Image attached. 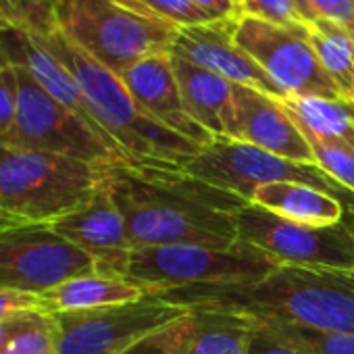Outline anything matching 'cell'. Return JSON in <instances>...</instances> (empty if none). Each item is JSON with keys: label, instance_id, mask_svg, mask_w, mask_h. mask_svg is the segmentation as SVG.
Returning <instances> with one entry per match:
<instances>
[{"label": "cell", "instance_id": "obj_20", "mask_svg": "<svg viewBox=\"0 0 354 354\" xmlns=\"http://www.w3.org/2000/svg\"><path fill=\"white\" fill-rule=\"evenodd\" d=\"M192 313L190 354H246L257 319L219 306L196 304Z\"/></svg>", "mask_w": 354, "mask_h": 354}, {"label": "cell", "instance_id": "obj_2", "mask_svg": "<svg viewBox=\"0 0 354 354\" xmlns=\"http://www.w3.org/2000/svg\"><path fill=\"white\" fill-rule=\"evenodd\" d=\"M162 296L188 306H219L254 319L354 333V269L281 265L252 283L175 290Z\"/></svg>", "mask_w": 354, "mask_h": 354}, {"label": "cell", "instance_id": "obj_40", "mask_svg": "<svg viewBox=\"0 0 354 354\" xmlns=\"http://www.w3.org/2000/svg\"><path fill=\"white\" fill-rule=\"evenodd\" d=\"M0 32H7V30H5V26H3V24H0Z\"/></svg>", "mask_w": 354, "mask_h": 354}, {"label": "cell", "instance_id": "obj_27", "mask_svg": "<svg viewBox=\"0 0 354 354\" xmlns=\"http://www.w3.org/2000/svg\"><path fill=\"white\" fill-rule=\"evenodd\" d=\"M192 313L177 319L162 329L146 335L123 354H190L192 344Z\"/></svg>", "mask_w": 354, "mask_h": 354}, {"label": "cell", "instance_id": "obj_23", "mask_svg": "<svg viewBox=\"0 0 354 354\" xmlns=\"http://www.w3.org/2000/svg\"><path fill=\"white\" fill-rule=\"evenodd\" d=\"M273 335L294 346L302 354H354L352 331H329L308 325L288 323L279 319H257Z\"/></svg>", "mask_w": 354, "mask_h": 354}, {"label": "cell", "instance_id": "obj_15", "mask_svg": "<svg viewBox=\"0 0 354 354\" xmlns=\"http://www.w3.org/2000/svg\"><path fill=\"white\" fill-rule=\"evenodd\" d=\"M50 230L90 254L96 261V271L102 275L117 277L127 254L133 250L125 221L104 180L84 207L55 221Z\"/></svg>", "mask_w": 354, "mask_h": 354}, {"label": "cell", "instance_id": "obj_22", "mask_svg": "<svg viewBox=\"0 0 354 354\" xmlns=\"http://www.w3.org/2000/svg\"><path fill=\"white\" fill-rule=\"evenodd\" d=\"M281 104L296 123L325 140H335L354 148V106L333 98H281Z\"/></svg>", "mask_w": 354, "mask_h": 354}, {"label": "cell", "instance_id": "obj_12", "mask_svg": "<svg viewBox=\"0 0 354 354\" xmlns=\"http://www.w3.org/2000/svg\"><path fill=\"white\" fill-rule=\"evenodd\" d=\"M234 40L281 88L286 98L339 100L331 77L308 40V30L296 32L242 15L234 21Z\"/></svg>", "mask_w": 354, "mask_h": 354}, {"label": "cell", "instance_id": "obj_35", "mask_svg": "<svg viewBox=\"0 0 354 354\" xmlns=\"http://www.w3.org/2000/svg\"><path fill=\"white\" fill-rule=\"evenodd\" d=\"M34 313H36V310H34ZM28 315H30V313H21V315H15V317H11V319L0 321V352H3V348L7 346V342L13 337V333L24 325V321H26Z\"/></svg>", "mask_w": 354, "mask_h": 354}, {"label": "cell", "instance_id": "obj_31", "mask_svg": "<svg viewBox=\"0 0 354 354\" xmlns=\"http://www.w3.org/2000/svg\"><path fill=\"white\" fill-rule=\"evenodd\" d=\"M306 24L331 21L348 26L354 17V0H292Z\"/></svg>", "mask_w": 354, "mask_h": 354}, {"label": "cell", "instance_id": "obj_4", "mask_svg": "<svg viewBox=\"0 0 354 354\" xmlns=\"http://www.w3.org/2000/svg\"><path fill=\"white\" fill-rule=\"evenodd\" d=\"M104 173L71 156L0 146V215L24 225H53L94 196Z\"/></svg>", "mask_w": 354, "mask_h": 354}, {"label": "cell", "instance_id": "obj_8", "mask_svg": "<svg viewBox=\"0 0 354 354\" xmlns=\"http://www.w3.org/2000/svg\"><path fill=\"white\" fill-rule=\"evenodd\" d=\"M190 315V306L162 294L140 300L53 315L59 354H123L165 325Z\"/></svg>", "mask_w": 354, "mask_h": 354}, {"label": "cell", "instance_id": "obj_29", "mask_svg": "<svg viewBox=\"0 0 354 354\" xmlns=\"http://www.w3.org/2000/svg\"><path fill=\"white\" fill-rule=\"evenodd\" d=\"M19 111L17 67L9 59L0 61V146H5L15 129Z\"/></svg>", "mask_w": 354, "mask_h": 354}, {"label": "cell", "instance_id": "obj_3", "mask_svg": "<svg viewBox=\"0 0 354 354\" xmlns=\"http://www.w3.org/2000/svg\"><path fill=\"white\" fill-rule=\"evenodd\" d=\"M36 40L69 69L88 98L98 125L136 162L184 165L203 150V146L177 136L148 117L136 104L121 77L75 46L61 30L38 36Z\"/></svg>", "mask_w": 354, "mask_h": 354}, {"label": "cell", "instance_id": "obj_9", "mask_svg": "<svg viewBox=\"0 0 354 354\" xmlns=\"http://www.w3.org/2000/svg\"><path fill=\"white\" fill-rule=\"evenodd\" d=\"M182 169L219 190L240 196L246 203H250L254 190L261 186L281 182L306 184L333 196L335 192H344L317 165L294 162L230 138L213 140L198 154L188 158Z\"/></svg>", "mask_w": 354, "mask_h": 354}, {"label": "cell", "instance_id": "obj_7", "mask_svg": "<svg viewBox=\"0 0 354 354\" xmlns=\"http://www.w3.org/2000/svg\"><path fill=\"white\" fill-rule=\"evenodd\" d=\"M15 67L19 111L15 129L5 146L71 156L100 169L136 162L117 142L90 127L82 117L53 98L26 67L19 63H15Z\"/></svg>", "mask_w": 354, "mask_h": 354}, {"label": "cell", "instance_id": "obj_30", "mask_svg": "<svg viewBox=\"0 0 354 354\" xmlns=\"http://www.w3.org/2000/svg\"><path fill=\"white\" fill-rule=\"evenodd\" d=\"M142 3L152 15L173 24L180 30L213 21L201 7L192 3V0H142Z\"/></svg>", "mask_w": 354, "mask_h": 354}, {"label": "cell", "instance_id": "obj_39", "mask_svg": "<svg viewBox=\"0 0 354 354\" xmlns=\"http://www.w3.org/2000/svg\"><path fill=\"white\" fill-rule=\"evenodd\" d=\"M0 57H7L5 55V48H3V32H0Z\"/></svg>", "mask_w": 354, "mask_h": 354}, {"label": "cell", "instance_id": "obj_10", "mask_svg": "<svg viewBox=\"0 0 354 354\" xmlns=\"http://www.w3.org/2000/svg\"><path fill=\"white\" fill-rule=\"evenodd\" d=\"M238 240L275 259L279 265L354 269V225H308L281 219L252 203L236 217Z\"/></svg>", "mask_w": 354, "mask_h": 354}, {"label": "cell", "instance_id": "obj_38", "mask_svg": "<svg viewBox=\"0 0 354 354\" xmlns=\"http://www.w3.org/2000/svg\"><path fill=\"white\" fill-rule=\"evenodd\" d=\"M346 30H348V32H350V36L354 38V17H352V19L348 21V26H346Z\"/></svg>", "mask_w": 354, "mask_h": 354}, {"label": "cell", "instance_id": "obj_13", "mask_svg": "<svg viewBox=\"0 0 354 354\" xmlns=\"http://www.w3.org/2000/svg\"><path fill=\"white\" fill-rule=\"evenodd\" d=\"M171 55L205 67L236 86H246L279 100L286 98L281 88L263 71V67L236 44L234 21L182 28L171 46Z\"/></svg>", "mask_w": 354, "mask_h": 354}, {"label": "cell", "instance_id": "obj_37", "mask_svg": "<svg viewBox=\"0 0 354 354\" xmlns=\"http://www.w3.org/2000/svg\"><path fill=\"white\" fill-rule=\"evenodd\" d=\"M7 225H13V221H9V219H5L3 215H0V230L7 227Z\"/></svg>", "mask_w": 354, "mask_h": 354}, {"label": "cell", "instance_id": "obj_41", "mask_svg": "<svg viewBox=\"0 0 354 354\" xmlns=\"http://www.w3.org/2000/svg\"><path fill=\"white\" fill-rule=\"evenodd\" d=\"M5 59H7V57H0V61H5Z\"/></svg>", "mask_w": 354, "mask_h": 354}, {"label": "cell", "instance_id": "obj_28", "mask_svg": "<svg viewBox=\"0 0 354 354\" xmlns=\"http://www.w3.org/2000/svg\"><path fill=\"white\" fill-rule=\"evenodd\" d=\"M240 17H254L267 24H275L288 30L306 32L308 24L296 11L292 0H236Z\"/></svg>", "mask_w": 354, "mask_h": 354}, {"label": "cell", "instance_id": "obj_19", "mask_svg": "<svg viewBox=\"0 0 354 354\" xmlns=\"http://www.w3.org/2000/svg\"><path fill=\"white\" fill-rule=\"evenodd\" d=\"M250 203L281 219L298 223L333 225L344 221V203L337 196L298 182L261 186L254 190Z\"/></svg>", "mask_w": 354, "mask_h": 354}, {"label": "cell", "instance_id": "obj_18", "mask_svg": "<svg viewBox=\"0 0 354 354\" xmlns=\"http://www.w3.org/2000/svg\"><path fill=\"white\" fill-rule=\"evenodd\" d=\"M148 296V292L123 277L90 273L67 279L46 292H42L40 306L44 313H73V310H92L102 306H115L133 302Z\"/></svg>", "mask_w": 354, "mask_h": 354}, {"label": "cell", "instance_id": "obj_17", "mask_svg": "<svg viewBox=\"0 0 354 354\" xmlns=\"http://www.w3.org/2000/svg\"><path fill=\"white\" fill-rule=\"evenodd\" d=\"M171 67L190 115L213 136V140L232 138L234 84L175 55H171Z\"/></svg>", "mask_w": 354, "mask_h": 354}, {"label": "cell", "instance_id": "obj_26", "mask_svg": "<svg viewBox=\"0 0 354 354\" xmlns=\"http://www.w3.org/2000/svg\"><path fill=\"white\" fill-rule=\"evenodd\" d=\"M302 129V127H300ZM317 165L344 190L354 194V148L335 140H325L317 133L302 129Z\"/></svg>", "mask_w": 354, "mask_h": 354}, {"label": "cell", "instance_id": "obj_32", "mask_svg": "<svg viewBox=\"0 0 354 354\" xmlns=\"http://www.w3.org/2000/svg\"><path fill=\"white\" fill-rule=\"evenodd\" d=\"M246 354H302V352L286 344L277 335H273L261 321H257Z\"/></svg>", "mask_w": 354, "mask_h": 354}, {"label": "cell", "instance_id": "obj_1", "mask_svg": "<svg viewBox=\"0 0 354 354\" xmlns=\"http://www.w3.org/2000/svg\"><path fill=\"white\" fill-rule=\"evenodd\" d=\"M104 184L133 248L238 244L236 217L246 201L198 180L182 165H119L106 169Z\"/></svg>", "mask_w": 354, "mask_h": 354}, {"label": "cell", "instance_id": "obj_5", "mask_svg": "<svg viewBox=\"0 0 354 354\" xmlns=\"http://www.w3.org/2000/svg\"><path fill=\"white\" fill-rule=\"evenodd\" d=\"M281 267L275 259L240 242L230 248L171 244L133 248L117 277L142 286L148 294L190 288L252 283Z\"/></svg>", "mask_w": 354, "mask_h": 354}, {"label": "cell", "instance_id": "obj_14", "mask_svg": "<svg viewBox=\"0 0 354 354\" xmlns=\"http://www.w3.org/2000/svg\"><path fill=\"white\" fill-rule=\"evenodd\" d=\"M230 140L252 144L294 162L317 165L306 136L281 100L246 86L234 84V129Z\"/></svg>", "mask_w": 354, "mask_h": 354}, {"label": "cell", "instance_id": "obj_21", "mask_svg": "<svg viewBox=\"0 0 354 354\" xmlns=\"http://www.w3.org/2000/svg\"><path fill=\"white\" fill-rule=\"evenodd\" d=\"M308 40L331 77L339 100L354 106V38L346 26L331 21L308 24Z\"/></svg>", "mask_w": 354, "mask_h": 354}, {"label": "cell", "instance_id": "obj_24", "mask_svg": "<svg viewBox=\"0 0 354 354\" xmlns=\"http://www.w3.org/2000/svg\"><path fill=\"white\" fill-rule=\"evenodd\" d=\"M59 0H0V24L7 32L48 36L59 30Z\"/></svg>", "mask_w": 354, "mask_h": 354}, {"label": "cell", "instance_id": "obj_25", "mask_svg": "<svg viewBox=\"0 0 354 354\" xmlns=\"http://www.w3.org/2000/svg\"><path fill=\"white\" fill-rule=\"evenodd\" d=\"M0 354H59L57 327L50 313H30Z\"/></svg>", "mask_w": 354, "mask_h": 354}, {"label": "cell", "instance_id": "obj_16", "mask_svg": "<svg viewBox=\"0 0 354 354\" xmlns=\"http://www.w3.org/2000/svg\"><path fill=\"white\" fill-rule=\"evenodd\" d=\"M121 82L136 104L154 121L198 146H209L213 136L190 115L186 100L171 67V55L148 57L129 67Z\"/></svg>", "mask_w": 354, "mask_h": 354}, {"label": "cell", "instance_id": "obj_34", "mask_svg": "<svg viewBox=\"0 0 354 354\" xmlns=\"http://www.w3.org/2000/svg\"><path fill=\"white\" fill-rule=\"evenodd\" d=\"M213 21H236L240 17L236 0H192Z\"/></svg>", "mask_w": 354, "mask_h": 354}, {"label": "cell", "instance_id": "obj_36", "mask_svg": "<svg viewBox=\"0 0 354 354\" xmlns=\"http://www.w3.org/2000/svg\"><path fill=\"white\" fill-rule=\"evenodd\" d=\"M111 3H117V5H121V7H127V9H131V11H138V13H150V11L144 7L142 0H111ZM150 15H152V13H150Z\"/></svg>", "mask_w": 354, "mask_h": 354}, {"label": "cell", "instance_id": "obj_6", "mask_svg": "<svg viewBox=\"0 0 354 354\" xmlns=\"http://www.w3.org/2000/svg\"><path fill=\"white\" fill-rule=\"evenodd\" d=\"M59 30L115 75L136 63L171 53L180 28L111 0H59Z\"/></svg>", "mask_w": 354, "mask_h": 354}, {"label": "cell", "instance_id": "obj_33", "mask_svg": "<svg viewBox=\"0 0 354 354\" xmlns=\"http://www.w3.org/2000/svg\"><path fill=\"white\" fill-rule=\"evenodd\" d=\"M34 310H42L40 298L36 294L0 288V321L11 319L21 313H34Z\"/></svg>", "mask_w": 354, "mask_h": 354}, {"label": "cell", "instance_id": "obj_11", "mask_svg": "<svg viewBox=\"0 0 354 354\" xmlns=\"http://www.w3.org/2000/svg\"><path fill=\"white\" fill-rule=\"evenodd\" d=\"M96 271V261L55 234L50 225L13 223L0 230V288L40 296Z\"/></svg>", "mask_w": 354, "mask_h": 354}]
</instances>
